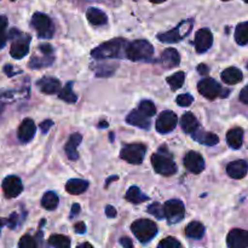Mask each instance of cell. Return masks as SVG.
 I'll return each mask as SVG.
<instances>
[{
    "mask_svg": "<svg viewBox=\"0 0 248 248\" xmlns=\"http://www.w3.org/2000/svg\"><path fill=\"white\" fill-rule=\"evenodd\" d=\"M126 40L118 38L113 39V40L106 41V43L101 44L98 47L92 50L91 55L92 57L96 60H106V58H114V57H121L124 55L126 48Z\"/></svg>",
    "mask_w": 248,
    "mask_h": 248,
    "instance_id": "1",
    "label": "cell"
},
{
    "mask_svg": "<svg viewBox=\"0 0 248 248\" xmlns=\"http://www.w3.org/2000/svg\"><path fill=\"white\" fill-rule=\"evenodd\" d=\"M125 55L131 61H150L154 55V47L147 40H135L126 45Z\"/></svg>",
    "mask_w": 248,
    "mask_h": 248,
    "instance_id": "2",
    "label": "cell"
},
{
    "mask_svg": "<svg viewBox=\"0 0 248 248\" xmlns=\"http://www.w3.org/2000/svg\"><path fill=\"white\" fill-rule=\"evenodd\" d=\"M164 154H162L161 150H159L160 153H156L152 156V165L154 167L155 171L159 174H162V176H172L177 172V166L176 164L172 160L171 154L167 152L164 148Z\"/></svg>",
    "mask_w": 248,
    "mask_h": 248,
    "instance_id": "3",
    "label": "cell"
},
{
    "mask_svg": "<svg viewBox=\"0 0 248 248\" xmlns=\"http://www.w3.org/2000/svg\"><path fill=\"white\" fill-rule=\"evenodd\" d=\"M131 230H132L133 235L138 241L143 242H149L153 237L156 236L157 234V227L153 220L149 219H138L131 225Z\"/></svg>",
    "mask_w": 248,
    "mask_h": 248,
    "instance_id": "4",
    "label": "cell"
},
{
    "mask_svg": "<svg viewBox=\"0 0 248 248\" xmlns=\"http://www.w3.org/2000/svg\"><path fill=\"white\" fill-rule=\"evenodd\" d=\"M12 39V45L10 48V55L15 60H21L29 52V44H31V36L28 34H22L19 31H11L10 33Z\"/></svg>",
    "mask_w": 248,
    "mask_h": 248,
    "instance_id": "5",
    "label": "cell"
},
{
    "mask_svg": "<svg viewBox=\"0 0 248 248\" xmlns=\"http://www.w3.org/2000/svg\"><path fill=\"white\" fill-rule=\"evenodd\" d=\"M198 90L205 98L216 99L217 97H227L229 94V90H224L215 79L211 78H206V79L201 80L198 84Z\"/></svg>",
    "mask_w": 248,
    "mask_h": 248,
    "instance_id": "6",
    "label": "cell"
},
{
    "mask_svg": "<svg viewBox=\"0 0 248 248\" xmlns=\"http://www.w3.org/2000/svg\"><path fill=\"white\" fill-rule=\"evenodd\" d=\"M193 29V21L191 19H186V21L181 22L178 26L176 27L172 31H167V33H162L157 35V39L162 43H167V44H173V43H178L181 41L182 39L186 38L190 31Z\"/></svg>",
    "mask_w": 248,
    "mask_h": 248,
    "instance_id": "7",
    "label": "cell"
},
{
    "mask_svg": "<svg viewBox=\"0 0 248 248\" xmlns=\"http://www.w3.org/2000/svg\"><path fill=\"white\" fill-rule=\"evenodd\" d=\"M164 213L165 218L169 220L170 224H176L179 223L184 218L186 215V207H184V203L181 200H169L164 205Z\"/></svg>",
    "mask_w": 248,
    "mask_h": 248,
    "instance_id": "8",
    "label": "cell"
},
{
    "mask_svg": "<svg viewBox=\"0 0 248 248\" xmlns=\"http://www.w3.org/2000/svg\"><path fill=\"white\" fill-rule=\"evenodd\" d=\"M31 26L40 38H51L53 34V26L50 17L43 12H36L31 17Z\"/></svg>",
    "mask_w": 248,
    "mask_h": 248,
    "instance_id": "9",
    "label": "cell"
},
{
    "mask_svg": "<svg viewBox=\"0 0 248 248\" xmlns=\"http://www.w3.org/2000/svg\"><path fill=\"white\" fill-rule=\"evenodd\" d=\"M145 152H147L145 145L135 143V144H128L124 147L120 153V157L127 161L128 164L140 165L144 159Z\"/></svg>",
    "mask_w": 248,
    "mask_h": 248,
    "instance_id": "10",
    "label": "cell"
},
{
    "mask_svg": "<svg viewBox=\"0 0 248 248\" xmlns=\"http://www.w3.org/2000/svg\"><path fill=\"white\" fill-rule=\"evenodd\" d=\"M177 123H178V118H177L176 114L173 111H162L160 114V116L157 118L156 124H155V127L159 133H169L176 128Z\"/></svg>",
    "mask_w": 248,
    "mask_h": 248,
    "instance_id": "11",
    "label": "cell"
},
{
    "mask_svg": "<svg viewBox=\"0 0 248 248\" xmlns=\"http://www.w3.org/2000/svg\"><path fill=\"white\" fill-rule=\"evenodd\" d=\"M23 190V186L18 177L9 176L2 181V191L7 199L17 198Z\"/></svg>",
    "mask_w": 248,
    "mask_h": 248,
    "instance_id": "12",
    "label": "cell"
},
{
    "mask_svg": "<svg viewBox=\"0 0 248 248\" xmlns=\"http://www.w3.org/2000/svg\"><path fill=\"white\" fill-rule=\"evenodd\" d=\"M184 166L191 173L199 174L205 170V161L199 153L189 152L184 157Z\"/></svg>",
    "mask_w": 248,
    "mask_h": 248,
    "instance_id": "13",
    "label": "cell"
},
{
    "mask_svg": "<svg viewBox=\"0 0 248 248\" xmlns=\"http://www.w3.org/2000/svg\"><path fill=\"white\" fill-rule=\"evenodd\" d=\"M227 245L230 248H247L248 247V232L242 229H232L228 234Z\"/></svg>",
    "mask_w": 248,
    "mask_h": 248,
    "instance_id": "14",
    "label": "cell"
},
{
    "mask_svg": "<svg viewBox=\"0 0 248 248\" xmlns=\"http://www.w3.org/2000/svg\"><path fill=\"white\" fill-rule=\"evenodd\" d=\"M195 48L199 53H203L211 48L213 44V35L208 29L203 28L196 33L195 35Z\"/></svg>",
    "mask_w": 248,
    "mask_h": 248,
    "instance_id": "15",
    "label": "cell"
},
{
    "mask_svg": "<svg viewBox=\"0 0 248 248\" xmlns=\"http://www.w3.org/2000/svg\"><path fill=\"white\" fill-rule=\"evenodd\" d=\"M34 135H35V124L31 119H24L22 124L18 127V136L19 142L22 143H28L33 140Z\"/></svg>",
    "mask_w": 248,
    "mask_h": 248,
    "instance_id": "16",
    "label": "cell"
},
{
    "mask_svg": "<svg viewBox=\"0 0 248 248\" xmlns=\"http://www.w3.org/2000/svg\"><path fill=\"white\" fill-rule=\"evenodd\" d=\"M248 164L245 160H236L227 166V173L234 179H242L247 174Z\"/></svg>",
    "mask_w": 248,
    "mask_h": 248,
    "instance_id": "17",
    "label": "cell"
},
{
    "mask_svg": "<svg viewBox=\"0 0 248 248\" xmlns=\"http://www.w3.org/2000/svg\"><path fill=\"white\" fill-rule=\"evenodd\" d=\"M36 85H38V87L40 89V91L46 94L57 93L61 90L60 80L55 79V78L45 77L43 78V79L39 80V81L36 82Z\"/></svg>",
    "mask_w": 248,
    "mask_h": 248,
    "instance_id": "18",
    "label": "cell"
},
{
    "mask_svg": "<svg viewBox=\"0 0 248 248\" xmlns=\"http://www.w3.org/2000/svg\"><path fill=\"white\" fill-rule=\"evenodd\" d=\"M82 136L80 133H74V135L70 136L69 140L65 144L64 150L65 154H67L68 159L72 160V161H75V160L79 159V154H78V147L81 143Z\"/></svg>",
    "mask_w": 248,
    "mask_h": 248,
    "instance_id": "19",
    "label": "cell"
},
{
    "mask_svg": "<svg viewBox=\"0 0 248 248\" xmlns=\"http://www.w3.org/2000/svg\"><path fill=\"white\" fill-rule=\"evenodd\" d=\"M127 124L133 126H137L140 128H144V130H149L150 128V121L149 118H147L145 115H143L140 110H132L126 118Z\"/></svg>",
    "mask_w": 248,
    "mask_h": 248,
    "instance_id": "20",
    "label": "cell"
},
{
    "mask_svg": "<svg viewBox=\"0 0 248 248\" xmlns=\"http://www.w3.org/2000/svg\"><path fill=\"white\" fill-rule=\"evenodd\" d=\"M161 61L165 68H174L181 63V57H179V53L176 48L170 47L162 52Z\"/></svg>",
    "mask_w": 248,
    "mask_h": 248,
    "instance_id": "21",
    "label": "cell"
},
{
    "mask_svg": "<svg viewBox=\"0 0 248 248\" xmlns=\"http://www.w3.org/2000/svg\"><path fill=\"white\" fill-rule=\"evenodd\" d=\"M227 142L228 145L232 149H240L244 142V130L240 127L232 128L227 133Z\"/></svg>",
    "mask_w": 248,
    "mask_h": 248,
    "instance_id": "22",
    "label": "cell"
},
{
    "mask_svg": "<svg viewBox=\"0 0 248 248\" xmlns=\"http://www.w3.org/2000/svg\"><path fill=\"white\" fill-rule=\"evenodd\" d=\"M89 188V182L84 179H70L65 184V190L72 195H80Z\"/></svg>",
    "mask_w": 248,
    "mask_h": 248,
    "instance_id": "23",
    "label": "cell"
},
{
    "mask_svg": "<svg viewBox=\"0 0 248 248\" xmlns=\"http://www.w3.org/2000/svg\"><path fill=\"white\" fill-rule=\"evenodd\" d=\"M244 78L242 72L235 67H230L222 73V80L228 85H235L240 82Z\"/></svg>",
    "mask_w": 248,
    "mask_h": 248,
    "instance_id": "24",
    "label": "cell"
},
{
    "mask_svg": "<svg viewBox=\"0 0 248 248\" xmlns=\"http://www.w3.org/2000/svg\"><path fill=\"white\" fill-rule=\"evenodd\" d=\"M86 16L90 23L93 24V26H102V24H106L107 21H108L107 15L102 10L96 9V7H90L86 12Z\"/></svg>",
    "mask_w": 248,
    "mask_h": 248,
    "instance_id": "25",
    "label": "cell"
},
{
    "mask_svg": "<svg viewBox=\"0 0 248 248\" xmlns=\"http://www.w3.org/2000/svg\"><path fill=\"white\" fill-rule=\"evenodd\" d=\"M193 138L195 140H198L199 143L205 145H216L219 142V138L217 135L212 132H206V131H198L193 132Z\"/></svg>",
    "mask_w": 248,
    "mask_h": 248,
    "instance_id": "26",
    "label": "cell"
},
{
    "mask_svg": "<svg viewBox=\"0 0 248 248\" xmlns=\"http://www.w3.org/2000/svg\"><path fill=\"white\" fill-rule=\"evenodd\" d=\"M181 126L186 133H193L199 128V121L194 114L186 113L181 119Z\"/></svg>",
    "mask_w": 248,
    "mask_h": 248,
    "instance_id": "27",
    "label": "cell"
},
{
    "mask_svg": "<svg viewBox=\"0 0 248 248\" xmlns=\"http://www.w3.org/2000/svg\"><path fill=\"white\" fill-rule=\"evenodd\" d=\"M125 199L128 202L132 203H142L144 201L149 200V198L147 195H144L138 186H131L127 190V193H126Z\"/></svg>",
    "mask_w": 248,
    "mask_h": 248,
    "instance_id": "28",
    "label": "cell"
},
{
    "mask_svg": "<svg viewBox=\"0 0 248 248\" xmlns=\"http://www.w3.org/2000/svg\"><path fill=\"white\" fill-rule=\"evenodd\" d=\"M205 234V227L199 222H191L186 225V235L190 239H201Z\"/></svg>",
    "mask_w": 248,
    "mask_h": 248,
    "instance_id": "29",
    "label": "cell"
},
{
    "mask_svg": "<svg viewBox=\"0 0 248 248\" xmlns=\"http://www.w3.org/2000/svg\"><path fill=\"white\" fill-rule=\"evenodd\" d=\"M235 40L239 45L244 46L248 44V22H242L237 24L235 29Z\"/></svg>",
    "mask_w": 248,
    "mask_h": 248,
    "instance_id": "30",
    "label": "cell"
},
{
    "mask_svg": "<svg viewBox=\"0 0 248 248\" xmlns=\"http://www.w3.org/2000/svg\"><path fill=\"white\" fill-rule=\"evenodd\" d=\"M41 206L48 211H53L58 206V196L53 191H47L44 194L43 200H41Z\"/></svg>",
    "mask_w": 248,
    "mask_h": 248,
    "instance_id": "31",
    "label": "cell"
},
{
    "mask_svg": "<svg viewBox=\"0 0 248 248\" xmlns=\"http://www.w3.org/2000/svg\"><path fill=\"white\" fill-rule=\"evenodd\" d=\"M58 97H60L62 101L67 102V103H75L78 97L77 94L73 92V82H68V84L65 85V87H63L62 90H60Z\"/></svg>",
    "mask_w": 248,
    "mask_h": 248,
    "instance_id": "32",
    "label": "cell"
},
{
    "mask_svg": "<svg viewBox=\"0 0 248 248\" xmlns=\"http://www.w3.org/2000/svg\"><path fill=\"white\" fill-rule=\"evenodd\" d=\"M48 245L58 248H68L70 246V240L64 235H51L48 239Z\"/></svg>",
    "mask_w": 248,
    "mask_h": 248,
    "instance_id": "33",
    "label": "cell"
},
{
    "mask_svg": "<svg viewBox=\"0 0 248 248\" xmlns=\"http://www.w3.org/2000/svg\"><path fill=\"white\" fill-rule=\"evenodd\" d=\"M184 80H186V74L184 72H178L176 74H173L172 77L167 78V82H169L170 87H171L173 91H177L178 89H181L184 84Z\"/></svg>",
    "mask_w": 248,
    "mask_h": 248,
    "instance_id": "34",
    "label": "cell"
},
{
    "mask_svg": "<svg viewBox=\"0 0 248 248\" xmlns=\"http://www.w3.org/2000/svg\"><path fill=\"white\" fill-rule=\"evenodd\" d=\"M47 56L50 55H44V58H38V57H33L29 62V67L31 69H39V68H44L47 67V65H51V63L53 62V57L51 56L50 58H47Z\"/></svg>",
    "mask_w": 248,
    "mask_h": 248,
    "instance_id": "35",
    "label": "cell"
},
{
    "mask_svg": "<svg viewBox=\"0 0 248 248\" xmlns=\"http://www.w3.org/2000/svg\"><path fill=\"white\" fill-rule=\"evenodd\" d=\"M138 110L143 115L147 116V118H152V116H154L156 114V107H155V104L152 101H143L140 102V107H138Z\"/></svg>",
    "mask_w": 248,
    "mask_h": 248,
    "instance_id": "36",
    "label": "cell"
},
{
    "mask_svg": "<svg viewBox=\"0 0 248 248\" xmlns=\"http://www.w3.org/2000/svg\"><path fill=\"white\" fill-rule=\"evenodd\" d=\"M7 24H9V21H7L6 16H0V48L4 47L6 45L7 41Z\"/></svg>",
    "mask_w": 248,
    "mask_h": 248,
    "instance_id": "37",
    "label": "cell"
},
{
    "mask_svg": "<svg viewBox=\"0 0 248 248\" xmlns=\"http://www.w3.org/2000/svg\"><path fill=\"white\" fill-rule=\"evenodd\" d=\"M148 213L153 215L155 218H157V219H164L165 218L164 207H162V206L157 202L152 203V205L148 207Z\"/></svg>",
    "mask_w": 248,
    "mask_h": 248,
    "instance_id": "38",
    "label": "cell"
},
{
    "mask_svg": "<svg viewBox=\"0 0 248 248\" xmlns=\"http://www.w3.org/2000/svg\"><path fill=\"white\" fill-rule=\"evenodd\" d=\"M182 244L174 237H166L165 240H162L161 242H159L157 247L159 248H178L181 247Z\"/></svg>",
    "mask_w": 248,
    "mask_h": 248,
    "instance_id": "39",
    "label": "cell"
},
{
    "mask_svg": "<svg viewBox=\"0 0 248 248\" xmlns=\"http://www.w3.org/2000/svg\"><path fill=\"white\" fill-rule=\"evenodd\" d=\"M18 246L21 248H36V241L31 236V235H24L21 237L18 242Z\"/></svg>",
    "mask_w": 248,
    "mask_h": 248,
    "instance_id": "40",
    "label": "cell"
},
{
    "mask_svg": "<svg viewBox=\"0 0 248 248\" xmlns=\"http://www.w3.org/2000/svg\"><path fill=\"white\" fill-rule=\"evenodd\" d=\"M176 102L179 107H189L194 102V97L189 93L179 94V96L177 97Z\"/></svg>",
    "mask_w": 248,
    "mask_h": 248,
    "instance_id": "41",
    "label": "cell"
},
{
    "mask_svg": "<svg viewBox=\"0 0 248 248\" xmlns=\"http://www.w3.org/2000/svg\"><path fill=\"white\" fill-rule=\"evenodd\" d=\"M53 126V123L51 120H45V121H43V123L40 124V130H41V132L43 133H46V132H48V130H50L51 127H52Z\"/></svg>",
    "mask_w": 248,
    "mask_h": 248,
    "instance_id": "42",
    "label": "cell"
},
{
    "mask_svg": "<svg viewBox=\"0 0 248 248\" xmlns=\"http://www.w3.org/2000/svg\"><path fill=\"white\" fill-rule=\"evenodd\" d=\"M240 101L248 106V85L241 90V93H240Z\"/></svg>",
    "mask_w": 248,
    "mask_h": 248,
    "instance_id": "43",
    "label": "cell"
},
{
    "mask_svg": "<svg viewBox=\"0 0 248 248\" xmlns=\"http://www.w3.org/2000/svg\"><path fill=\"white\" fill-rule=\"evenodd\" d=\"M6 223H7V225L11 228V229H14V228L17 225V215L16 213H14V215L10 216V218L7 219Z\"/></svg>",
    "mask_w": 248,
    "mask_h": 248,
    "instance_id": "44",
    "label": "cell"
},
{
    "mask_svg": "<svg viewBox=\"0 0 248 248\" xmlns=\"http://www.w3.org/2000/svg\"><path fill=\"white\" fill-rule=\"evenodd\" d=\"M74 230H75V232H78V234H84V232H86V225L81 222L77 223L74 227Z\"/></svg>",
    "mask_w": 248,
    "mask_h": 248,
    "instance_id": "45",
    "label": "cell"
},
{
    "mask_svg": "<svg viewBox=\"0 0 248 248\" xmlns=\"http://www.w3.org/2000/svg\"><path fill=\"white\" fill-rule=\"evenodd\" d=\"M40 51L43 52V55H51L52 53V47H51L48 44H43V45H40Z\"/></svg>",
    "mask_w": 248,
    "mask_h": 248,
    "instance_id": "46",
    "label": "cell"
},
{
    "mask_svg": "<svg viewBox=\"0 0 248 248\" xmlns=\"http://www.w3.org/2000/svg\"><path fill=\"white\" fill-rule=\"evenodd\" d=\"M106 215L108 218H114L116 216V210L113 207V206L108 205L106 207Z\"/></svg>",
    "mask_w": 248,
    "mask_h": 248,
    "instance_id": "47",
    "label": "cell"
},
{
    "mask_svg": "<svg viewBox=\"0 0 248 248\" xmlns=\"http://www.w3.org/2000/svg\"><path fill=\"white\" fill-rule=\"evenodd\" d=\"M120 245H121V246L126 247V248H132V246H133L132 241H131V240L128 239V237H121V239H120Z\"/></svg>",
    "mask_w": 248,
    "mask_h": 248,
    "instance_id": "48",
    "label": "cell"
},
{
    "mask_svg": "<svg viewBox=\"0 0 248 248\" xmlns=\"http://www.w3.org/2000/svg\"><path fill=\"white\" fill-rule=\"evenodd\" d=\"M198 72L200 73L201 75H206V74H208V72H210V68L202 63V64L198 65Z\"/></svg>",
    "mask_w": 248,
    "mask_h": 248,
    "instance_id": "49",
    "label": "cell"
},
{
    "mask_svg": "<svg viewBox=\"0 0 248 248\" xmlns=\"http://www.w3.org/2000/svg\"><path fill=\"white\" fill-rule=\"evenodd\" d=\"M4 72L6 73V75H9V77H12V75H15V74H16V72H15V70H14V68H12L11 65H10V64L5 65V68H4Z\"/></svg>",
    "mask_w": 248,
    "mask_h": 248,
    "instance_id": "50",
    "label": "cell"
},
{
    "mask_svg": "<svg viewBox=\"0 0 248 248\" xmlns=\"http://www.w3.org/2000/svg\"><path fill=\"white\" fill-rule=\"evenodd\" d=\"M79 212H80V205H78V203H74V205L72 206V217L74 215H78Z\"/></svg>",
    "mask_w": 248,
    "mask_h": 248,
    "instance_id": "51",
    "label": "cell"
},
{
    "mask_svg": "<svg viewBox=\"0 0 248 248\" xmlns=\"http://www.w3.org/2000/svg\"><path fill=\"white\" fill-rule=\"evenodd\" d=\"M98 127H108V124L106 121H101V124L98 125Z\"/></svg>",
    "mask_w": 248,
    "mask_h": 248,
    "instance_id": "52",
    "label": "cell"
},
{
    "mask_svg": "<svg viewBox=\"0 0 248 248\" xmlns=\"http://www.w3.org/2000/svg\"><path fill=\"white\" fill-rule=\"evenodd\" d=\"M152 2H154V4H161V2L166 1V0H150Z\"/></svg>",
    "mask_w": 248,
    "mask_h": 248,
    "instance_id": "53",
    "label": "cell"
},
{
    "mask_svg": "<svg viewBox=\"0 0 248 248\" xmlns=\"http://www.w3.org/2000/svg\"><path fill=\"white\" fill-rule=\"evenodd\" d=\"M79 247H92V245H90V244H82V245H80Z\"/></svg>",
    "mask_w": 248,
    "mask_h": 248,
    "instance_id": "54",
    "label": "cell"
},
{
    "mask_svg": "<svg viewBox=\"0 0 248 248\" xmlns=\"http://www.w3.org/2000/svg\"><path fill=\"white\" fill-rule=\"evenodd\" d=\"M2 225H4V222H2V220H1V218H0V232H1V228H2Z\"/></svg>",
    "mask_w": 248,
    "mask_h": 248,
    "instance_id": "55",
    "label": "cell"
},
{
    "mask_svg": "<svg viewBox=\"0 0 248 248\" xmlns=\"http://www.w3.org/2000/svg\"><path fill=\"white\" fill-rule=\"evenodd\" d=\"M244 1H245V2H247V4H248V0H244Z\"/></svg>",
    "mask_w": 248,
    "mask_h": 248,
    "instance_id": "56",
    "label": "cell"
},
{
    "mask_svg": "<svg viewBox=\"0 0 248 248\" xmlns=\"http://www.w3.org/2000/svg\"><path fill=\"white\" fill-rule=\"evenodd\" d=\"M223 1H229V0H223Z\"/></svg>",
    "mask_w": 248,
    "mask_h": 248,
    "instance_id": "57",
    "label": "cell"
},
{
    "mask_svg": "<svg viewBox=\"0 0 248 248\" xmlns=\"http://www.w3.org/2000/svg\"><path fill=\"white\" fill-rule=\"evenodd\" d=\"M247 69H248V63H247Z\"/></svg>",
    "mask_w": 248,
    "mask_h": 248,
    "instance_id": "58",
    "label": "cell"
}]
</instances>
